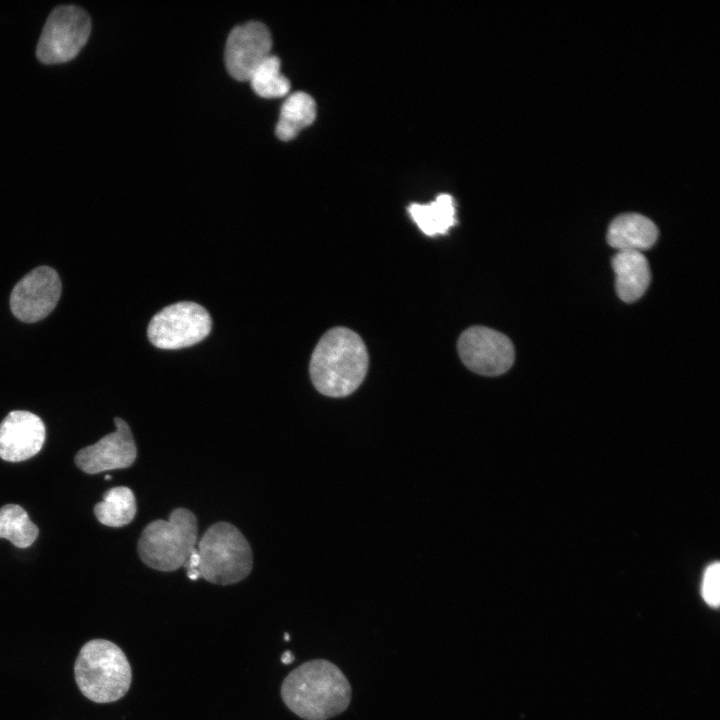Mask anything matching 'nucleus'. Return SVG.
<instances>
[{
	"instance_id": "obj_1",
	"label": "nucleus",
	"mask_w": 720,
	"mask_h": 720,
	"mask_svg": "<svg viewBox=\"0 0 720 720\" xmlns=\"http://www.w3.org/2000/svg\"><path fill=\"white\" fill-rule=\"evenodd\" d=\"M285 705L305 720H327L347 709L351 686L332 662L316 659L291 671L281 685Z\"/></svg>"
},
{
	"instance_id": "obj_2",
	"label": "nucleus",
	"mask_w": 720,
	"mask_h": 720,
	"mask_svg": "<svg viewBox=\"0 0 720 720\" xmlns=\"http://www.w3.org/2000/svg\"><path fill=\"white\" fill-rule=\"evenodd\" d=\"M368 353L361 337L345 327L328 330L311 356L309 373L318 392L344 397L363 382L368 369Z\"/></svg>"
},
{
	"instance_id": "obj_3",
	"label": "nucleus",
	"mask_w": 720,
	"mask_h": 720,
	"mask_svg": "<svg viewBox=\"0 0 720 720\" xmlns=\"http://www.w3.org/2000/svg\"><path fill=\"white\" fill-rule=\"evenodd\" d=\"M74 673L80 691L96 703L122 698L129 690L132 679L124 652L104 639L91 640L81 648Z\"/></svg>"
},
{
	"instance_id": "obj_4",
	"label": "nucleus",
	"mask_w": 720,
	"mask_h": 720,
	"mask_svg": "<svg viewBox=\"0 0 720 720\" xmlns=\"http://www.w3.org/2000/svg\"><path fill=\"white\" fill-rule=\"evenodd\" d=\"M197 519L186 508L173 510L168 520L149 523L138 540L140 559L148 567L170 572L183 567L197 545Z\"/></svg>"
},
{
	"instance_id": "obj_5",
	"label": "nucleus",
	"mask_w": 720,
	"mask_h": 720,
	"mask_svg": "<svg viewBox=\"0 0 720 720\" xmlns=\"http://www.w3.org/2000/svg\"><path fill=\"white\" fill-rule=\"evenodd\" d=\"M196 549L199 577L218 585L237 583L252 570L251 547L231 523L217 522L203 534Z\"/></svg>"
},
{
	"instance_id": "obj_6",
	"label": "nucleus",
	"mask_w": 720,
	"mask_h": 720,
	"mask_svg": "<svg viewBox=\"0 0 720 720\" xmlns=\"http://www.w3.org/2000/svg\"><path fill=\"white\" fill-rule=\"evenodd\" d=\"M208 311L195 302L182 301L166 306L149 322V341L160 349H181L205 339L211 331Z\"/></svg>"
},
{
	"instance_id": "obj_7",
	"label": "nucleus",
	"mask_w": 720,
	"mask_h": 720,
	"mask_svg": "<svg viewBox=\"0 0 720 720\" xmlns=\"http://www.w3.org/2000/svg\"><path fill=\"white\" fill-rule=\"evenodd\" d=\"M90 31V18L83 9L56 7L44 25L37 45V58L45 64L70 61L86 44Z\"/></svg>"
},
{
	"instance_id": "obj_8",
	"label": "nucleus",
	"mask_w": 720,
	"mask_h": 720,
	"mask_svg": "<svg viewBox=\"0 0 720 720\" xmlns=\"http://www.w3.org/2000/svg\"><path fill=\"white\" fill-rule=\"evenodd\" d=\"M462 362L473 372L485 376L505 373L515 358L511 340L501 332L483 326L465 330L458 339Z\"/></svg>"
},
{
	"instance_id": "obj_9",
	"label": "nucleus",
	"mask_w": 720,
	"mask_h": 720,
	"mask_svg": "<svg viewBox=\"0 0 720 720\" xmlns=\"http://www.w3.org/2000/svg\"><path fill=\"white\" fill-rule=\"evenodd\" d=\"M62 290L58 273L51 267L39 266L26 274L13 288L10 308L19 320L34 323L55 308Z\"/></svg>"
},
{
	"instance_id": "obj_10",
	"label": "nucleus",
	"mask_w": 720,
	"mask_h": 720,
	"mask_svg": "<svg viewBox=\"0 0 720 720\" xmlns=\"http://www.w3.org/2000/svg\"><path fill=\"white\" fill-rule=\"evenodd\" d=\"M272 44L271 33L263 23L250 21L234 27L225 45L227 71L238 81H248L255 69L271 55Z\"/></svg>"
},
{
	"instance_id": "obj_11",
	"label": "nucleus",
	"mask_w": 720,
	"mask_h": 720,
	"mask_svg": "<svg viewBox=\"0 0 720 720\" xmlns=\"http://www.w3.org/2000/svg\"><path fill=\"white\" fill-rule=\"evenodd\" d=\"M116 430L93 445L79 450L74 458L76 466L85 473L130 467L137 457V448L128 424L115 417Z\"/></svg>"
},
{
	"instance_id": "obj_12",
	"label": "nucleus",
	"mask_w": 720,
	"mask_h": 720,
	"mask_svg": "<svg viewBox=\"0 0 720 720\" xmlns=\"http://www.w3.org/2000/svg\"><path fill=\"white\" fill-rule=\"evenodd\" d=\"M46 429L42 419L24 410L11 411L0 423V458L20 462L42 448Z\"/></svg>"
},
{
	"instance_id": "obj_13",
	"label": "nucleus",
	"mask_w": 720,
	"mask_h": 720,
	"mask_svg": "<svg viewBox=\"0 0 720 720\" xmlns=\"http://www.w3.org/2000/svg\"><path fill=\"white\" fill-rule=\"evenodd\" d=\"M658 238L656 225L638 213L617 216L609 225L608 244L617 251L641 252L651 248Z\"/></svg>"
},
{
	"instance_id": "obj_14",
	"label": "nucleus",
	"mask_w": 720,
	"mask_h": 720,
	"mask_svg": "<svg viewBox=\"0 0 720 720\" xmlns=\"http://www.w3.org/2000/svg\"><path fill=\"white\" fill-rule=\"evenodd\" d=\"M615 286L619 298L627 303L642 297L647 290L651 272L649 262L641 252L617 251L611 260Z\"/></svg>"
},
{
	"instance_id": "obj_15",
	"label": "nucleus",
	"mask_w": 720,
	"mask_h": 720,
	"mask_svg": "<svg viewBox=\"0 0 720 720\" xmlns=\"http://www.w3.org/2000/svg\"><path fill=\"white\" fill-rule=\"evenodd\" d=\"M316 118V103L305 92H295L283 102L275 133L282 141L294 139L299 132L310 126Z\"/></svg>"
},
{
	"instance_id": "obj_16",
	"label": "nucleus",
	"mask_w": 720,
	"mask_h": 720,
	"mask_svg": "<svg viewBox=\"0 0 720 720\" xmlns=\"http://www.w3.org/2000/svg\"><path fill=\"white\" fill-rule=\"evenodd\" d=\"M408 211L421 231L428 236L446 234L456 224L454 201L448 194L439 195L429 204H411Z\"/></svg>"
},
{
	"instance_id": "obj_17",
	"label": "nucleus",
	"mask_w": 720,
	"mask_h": 720,
	"mask_svg": "<svg viewBox=\"0 0 720 720\" xmlns=\"http://www.w3.org/2000/svg\"><path fill=\"white\" fill-rule=\"evenodd\" d=\"M136 500L132 490L125 486L109 489L103 500L94 506L97 520L109 527L129 524L136 515Z\"/></svg>"
},
{
	"instance_id": "obj_18",
	"label": "nucleus",
	"mask_w": 720,
	"mask_h": 720,
	"mask_svg": "<svg viewBox=\"0 0 720 720\" xmlns=\"http://www.w3.org/2000/svg\"><path fill=\"white\" fill-rule=\"evenodd\" d=\"M38 534V527L21 506L6 504L0 508V538L9 540L18 548H27Z\"/></svg>"
},
{
	"instance_id": "obj_19",
	"label": "nucleus",
	"mask_w": 720,
	"mask_h": 720,
	"mask_svg": "<svg viewBox=\"0 0 720 720\" xmlns=\"http://www.w3.org/2000/svg\"><path fill=\"white\" fill-rule=\"evenodd\" d=\"M248 81L253 91L263 98H280L290 91V82L281 73V61L272 54L255 69Z\"/></svg>"
},
{
	"instance_id": "obj_20",
	"label": "nucleus",
	"mask_w": 720,
	"mask_h": 720,
	"mask_svg": "<svg viewBox=\"0 0 720 720\" xmlns=\"http://www.w3.org/2000/svg\"><path fill=\"white\" fill-rule=\"evenodd\" d=\"M720 566L718 562L709 565L703 575L702 581V596L705 602L712 606L717 607L720 600Z\"/></svg>"
},
{
	"instance_id": "obj_21",
	"label": "nucleus",
	"mask_w": 720,
	"mask_h": 720,
	"mask_svg": "<svg viewBox=\"0 0 720 720\" xmlns=\"http://www.w3.org/2000/svg\"><path fill=\"white\" fill-rule=\"evenodd\" d=\"M294 660V655L291 651H285L281 656V661L284 664H290Z\"/></svg>"
},
{
	"instance_id": "obj_22",
	"label": "nucleus",
	"mask_w": 720,
	"mask_h": 720,
	"mask_svg": "<svg viewBox=\"0 0 720 720\" xmlns=\"http://www.w3.org/2000/svg\"><path fill=\"white\" fill-rule=\"evenodd\" d=\"M284 638H285L286 641H288L289 638H290V637H289V634L285 633Z\"/></svg>"
},
{
	"instance_id": "obj_23",
	"label": "nucleus",
	"mask_w": 720,
	"mask_h": 720,
	"mask_svg": "<svg viewBox=\"0 0 720 720\" xmlns=\"http://www.w3.org/2000/svg\"><path fill=\"white\" fill-rule=\"evenodd\" d=\"M105 478H106V479H110V478H111V476L107 475V476H106Z\"/></svg>"
}]
</instances>
